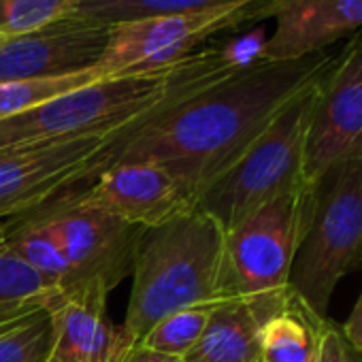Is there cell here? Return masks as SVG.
<instances>
[{
	"label": "cell",
	"mask_w": 362,
	"mask_h": 362,
	"mask_svg": "<svg viewBox=\"0 0 362 362\" xmlns=\"http://www.w3.org/2000/svg\"><path fill=\"white\" fill-rule=\"evenodd\" d=\"M337 56L339 49H326L296 60H262L247 69L218 66L113 132L96 173L124 162H151L197 203L209 181L224 173L298 92L320 79Z\"/></svg>",
	"instance_id": "obj_1"
},
{
	"label": "cell",
	"mask_w": 362,
	"mask_h": 362,
	"mask_svg": "<svg viewBox=\"0 0 362 362\" xmlns=\"http://www.w3.org/2000/svg\"><path fill=\"white\" fill-rule=\"evenodd\" d=\"M222 245L224 230L197 207L145 230L122 326L134 345L164 315L218 303Z\"/></svg>",
	"instance_id": "obj_2"
},
{
	"label": "cell",
	"mask_w": 362,
	"mask_h": 362,
	"mask_svg": "<svg viewBox=\"0 0 362 362\" xmlns=\"http://www.w3.org/2000/svg\"><path fill=\"white\" fill-rule=\"evenodd\" d=\"M218 66H228L220 47H203L166 71L103 77L22 115L3 119L0 147L49 139L113 134L151 113L181 86Z\"/></svg>",
	"instance_id": "obj_3"
},
{
	"label": "cell",
	"mask_w": 362,
	"mask_h": 362,
	"mask_svg": "<svg viewBox=\"0 0 362 362\" xmlns=\"http://www.w3.org/2000/svg\"><path fill=\"white\" fill-rule=\"evenodd\" d=\"M362 262V158L328 168L307 186L290 294L326 320L339 281Z\"/></svg>",
	"instance_id": "obj_4"
},
{
	"label": "cell",
	"mask_w": 362,
	"mask_h": 362,
	"mask_svg": "<svg viewBox=\"0 0 362 362\" xmlns=\"http://www.w3.org/2000/svg\"><path fill=\"white\" fill-rule=\"evenodd\" d=\"M317 81L298 92L252 145L199 194L194 207L207 214L224 233L303 184L305 139Z\"/></svg>",
	"instance_id": "obj_5"
},
{
	"label": "cell",
	"mask_w": 362,
	"mask_h": 362,
	"mask_svg": "<svg viewBox=\"0 0 362 362\" xmlns=\"http://www.w3.org/2000/svg\"><path fill=\"white\" fill-rule=\"evenodd\" d=\"M305 199L300 184L224 233L218 300H243L260 326L292 303L288 281Z\"/></svg>",
	"instance_id": "obj_6"
},
{
	"label": "cell",
	"mask_w": 362,
	"mask_h": 362,
	"mask_svg": "<svg viewBox=\"0 0 362 362\" xmlns=\"http://www.w3.org/2000/svg\"><path fill=\"white\" fill-rule=\"evenodd\" d=\"M30 211L52 226L66 256L71 277L62 294L107 307L109 294L132 275L147 228L92 207L79 188L64 190Z\"/></svg>",
	"instance_id": "obj_7"
},
{
	"label": "cell",
	"mask_w": 362,
	"mask_h": 362,
	"mask_svg": "<svg viewBox=\"0 0 362 362\" xmlns=\"http://www.w3.org/2000/svg\"><path fill=\"white\" fill-rule=\"evenodd\" d=\"M275 3L277 0H254L203 13L149 18L111 26L109 45L98 69L105 77L166 71L194 56L216 35L271 18Z\"/></svg>",
	"instance_id": "obj_8"
},
{
	"label": "cell",
	"mask_w": 362,
	"mask_h": 362,
	"mask_svg": "<svg viewBox=\"0 0 362 362\" xmlns=\"http://www.w3.org/2000/svg\"><path fill=\"white\" fill-rule=\"evenodd\" d=\"M113 134L49 139L0 147V222L96 179Z\"/></svg>",
	"instance_id": "obj_9"
},
{
	"label": "cell",
	"mask_w": 362,
	"mask_h": 362,
	"mask_svg": "<svg viewBox=\"0 0 362 362\" xmlns=\"http://www.w3.org/2000/svg\"><path fill=\"white\" fill-rule=\"evenodd\" d=\"M362 158V30L339 49L320 77L305 139L303 184L311 186L332 166Z\"/></svg>",
	"instance_id": "obj_10"
},
{
	"label": "cell",
	"mask_w": 362,
	"mask_h": 362,
	"mask_svg": "<svg viewBox=\"0 0 362 362\" xmlns=\"http://www.w3.org/2000/svg\"><path fill=\"white\" fill-rule=\"evenodd\" d=\"M109 28L66 18L30 33L0 35V83L98 69L109 45Z\"/></svg>",
	"instance_id": "obj_11"
},
{
	"label": "cell",
	"mask_w": 362,
	"mask_h": 362,
	"mask_svg": "<svg viewBox=\"0 0 362 362\" xmlns=\"http://www.w3.org/2000/svg\"><path fill=\"white\" fill-rule=\"evenodd\" d=\"M79 190L92 207L143 228H156L194 209L184 188L162 166L151 162L113 164L90 184L79 186Z\"/></svg>",
	"instance_id": "obj_12"
},
{
	"label": "cell",
	"mask_w": 362,
	"mask_h": 362,
	"mask_svg": "<svg viewBox=\"0 0 362 362\" xmlns=\"http://www.w3.org/2000/svg\"><path fill=\"white\" fill-rule=\"evenodd\" d=\"M262 60H296L362 30V0H277Z\"/></svg>",
	"instance_id": "obj_13"
},
{
	"label": "cell",
	"mask_w": 362,
	"mask_h": 362,
	"mask_svg": "<svg viewBox=\"0 0 362 362\" xmlns=\"http://www.w3.org/2000/svg\"><path fill=\"white\" fill-rule=\"evenodd\" d=\"M45 309L54 326V356L71 362H124L134 343L113 326L107 307L54 294Z\"/></svg>",
	"instance_id": "obj_14"
},
{
	"label": "cell",
	"mask_w": 362,
	"mask_h": 362,
	"mask_svg": "<svg viewBox=\"0 0 362 362\" xmlns=\"http://www.w3.org/2000/svg\"><path fill=\"white\" fill-rule=\"evenodd\" d=\"M184 362H260V322L243 300H218Z\"/></svg>",
	"instance_id": "obj_15"
},
{
	"label": "cell",
	"mask_w": 362,
	"mask_h": 362,
	"mask_svg": "<svg viewBox=\"0 0 362 362\" xmlns=\"http://www.w3.org/2000/svg\"><path fill=\"white\" fill-rule=\"evenodd\" d=\"M0 224H3L9 247L20 256V260H24L62 294L69 286L71 269L52 226L35 211L7 218Z\"/></svg>",
	"instance_id": "obj_16"
},
{
	"label": "cell",
	"mask_w": 362,
	"mask_h": 362,
	"mask_svg": "<svg viewBox=\"0 0 362 362\" xmlns=\"http://www.w3.org/2000/svg\"><path fill=\"white\" fill-rule=\"evenodd\" d=\"M245 3L254 0H77L73 18L100 26H117L149 18L203 13Z\"/></svg>",
	"instance_id": "obj_17"
},
{
	"label": "cell",
	"mask_w": 362,
	"mask_h": 362,
	"mask_svg": "<svg viewBox=\"0 0 362 362\" xmlns=\"http://www.w3.org/2000/svg\"><path fill=\"white\" fill-rule=\"evenodd\" d=\"M315 320L292 298L260 326V362H315Z\"/></svg>",
	"instance_id": "obj_18"
},
{
	"label": "cell",
	"mask_w": 362,
	"mask_h": 362,
	"mask_svg": "<svg viewBox=\"0 0 362 362\" xmlns=\"http://www.w3.org/2000/svg\"><path fill=\"white\" fill-rule=\"evenodd\" d=\"M58 290L9 247L0 224V324L45 307Z\"/></svg>",
	"instance_id": "obj_19"
},
{
	"label": "cell",
	"mask_w": 362,
	"mask_h": 362,
	"mask_svg": "<svg viewBox=\"0 0 362 362\" xmlns=\"http://www.w3.org/2000/svg\"><path fill=\"white\" fill-rule=\"evenodd\" d=\"M103 77L105 75L100 69H90V71L64 75V77L3 81L0 83V122L22 115L30 109H37L62 94H69Z\"/></svg>",
	"instance_id": "obj_20"
},
{
	"label": "cell",
	"mask_w": 362,
	"mask_h": 362,
	"mask_svg": "<svg viewBox=\"0 0 362 362\" xmlns=\"http://www.w3.org/2000/svg\"><path fill=\"white\" fill-rule=\"evenodd\" d=\"M54 354V326L45 307L0 324V362H47Z\"/></svg>",
	"instance_id": "obj_21"
},
{
	"label": "cell",
	"mask_w": 362,
	"mask_h": 362,
	"mask_svg": "<svg viewBox=\"0 0 362 362\" xmlns=\"http://www.w3.org/2000/svg\"><path fill=\"white\" fill-rule=\"evenodd\" d=\"M214 305L216 303L194 305V307H186V309H179V311L164 315L145 332V337L136 345L184 358L201 339Z\"/></svg>",
	"instance_id": "obj_22"
},
{
	"label": "cell",
	"mask_w": 362,
	"mask_h": 362,
	"mask_svg": "<svg viewBox=\"0 0 362 362\" xmlns=\"http://www.w3.org/2000/svg\"><path fill=\"white\" fill-rule=\"evenodd\" d=\"M77 0H0V35H22L73 18Z\"/></svg>",
	"instance_id": "obj_23"
},
{
	"label": "cell",
	"mask_w": 362,
	"mask_h": 362,
	"mask_svg": "<svg viewBox=\"0 0 362 362\" xmlns=\"http://www.w3.org/2000/svg\"><path fill=\"white\" fill-rule=\"evenodd\" d=\"M267 39L269 37H267L264 28H254L250 33H243V35L218 45V47L228 66L247 69V66L262 62V52H264Z\"/></svg>",
	"instance_id": "obj_24"
},
{
	"label": "cell",
	"mask_w": 362,
	"mask_h": 362,
	"mask_svg": "<svg viewBox=\"0 0 362 362\" xmlns=\"http://www.w3.org/2000/svg\"><path fill=\"white\" fill-rule=\"evenodd\" d=\"M315 362H360L358 351L328 320H315Z\"/></svg>",
	"instance_id": "obj_25"
},
{
	"label": "cell",
	"mask_w": 362,
	"mask_h": 362,
	"mask_svg": "<svg viewBox=\"0 0 362 362\" xmlns=\"http://www.w3.org/2000/svg\"><path fill=\"white\" fill-rule=\"evenodd\" d=\"M343 337L347 339V343L358 351L362 354V292H360V298L356 303V307L351 309L345 326H343Z\"/></svg>",
	"instance_id": "obj_26"
},
{
	"label": "cell",
	"mask_w": 362,
	"mask_h": 362,
	"mask_svg": "<svg viewBox=\"0 0 362 362\" xmlns=\"http://www.w3.org/2000/svg\"><path fill=\"white\" fill-rule=\"evenodd\" d=\"M124 362H184V358L162 354V351H156V349H149L143 345H134Z\"/></svg>",
	"instance_id": "obj_27"
},
{
	"label": "cell",
	"mask_w": 362,
	"mask_h": 362,
	"mask_svg": "<svg viewBox=\"0 0 362 362\" xmlns=\"http://www.w3.org/2000/svg\"><path fill=\"white\" fill-rule=\"evenodd\" d=\"M47 362H71V360H64V358H58V356H54V354H52V358H49Z\"/></svg>",
	"instance_id": "obj_28"
}]
</instances>
